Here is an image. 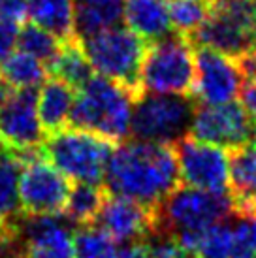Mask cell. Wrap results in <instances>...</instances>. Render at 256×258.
I'll return each instance as SVG.
<instances>
[{"instance_id":"1","label":"cell","mask_w":256,"mask_h":258,"mask_svg":"<svg viewBox=\"0 0 256 258\" xmlns=\"http://www.w3.org/2000/svg\"><path fill=\"white\" fill-rule=\"evenodd\" d=\"M181 183L175 145L126 142L117 145L109 158L104 188L113 196L157 208Z\"/></svg>"},{"instance_id":"2","label":"cell","mask_w":256,"mask_h":258,"mask_svg":"<svg viewBox=\"0 0 256 258\" xmlns=\"http://www.w3.org/2000/svg\"><path fill=\"white\" fill-rule=\"evenodd\" d=\"M157 232L170 234L186 251L196 254L202 234L213 224L235 215L232 194H219L181 185L155 209Z\"/></svg>"},{"instance_id":"3","label":"cell","mask_w":256,"mask_h":258,"mask_svg":"<svg viewBox=\"0 0 256 258\" xmlns=\"http://www.w3.org/2000/svg\"><path fill=\"white\" fill-rule=\"evenodd\" d=\"M134 104L136 96L124 87L102 76H93L76 91L70 126L119 144L130 134Z\"/></svg>"},{"instance_id":"4","label":"cell","mask_w":256,"mask_h":258,"mask_svg":"<svg viewBox=\"0 0 256 258\" xmlns=\"http://www.w3.org/2000/svg\"><path fill=\"white\" fill-rule=\"evenodd\" d=\"M81 47L98 76L124 87L136 100L142 96V68L149 49L142 36L126 27H113L83 38Z\"/></svg>"},{"instance_id":"5","label":"cell","mask_w":256,"mask_h":258,"mask_svg":"<svg viewBox=\"0 0 256 258\" xmlns=\"http://www.w3.org/2000/svg\"><path fill=\"white\" fill-rule=\"evenodd\" d=\"M115 147L117 144L111 140L72 126L43 140L45 160L74 183L89 185H104L102 181Z\"/></svg>"},{"instance_id":"6","label":"cell","mask_w":256,"mask_h":258,"mask_svg":"<svg viewBox=\"0 0 256 258\" xmlns=\"http://www.w3.org/2000/svg\"><path fill=\"white\" fill-rule=\"evenodd\" d=\"M192 45L241 58L256 49V0H213Z\"/></svg>"},{"instance_id":"7","label":"cell","mask_w":256,"mask_h":258,"mask_svg":"<svg viewBox=\"0 0 256 258\" xmlns=\"http://www.w3.org/2000/svg\"><path fill=\"white\" fill-rule=\"evenodd\" d=\"M196 78V47L183 36H168L149 45L142 68L143 93L188 96Z\"/></svg>"},{"instance_id":"8","label":"cell","mask_w":256,"mask_h":258,"mask_svg":"<svg viewBox=\"0 0 256 258\" xmlns=\"http://www.w3.org/2000/svg\"><path fill=\"white\" fill-rule=\"evenodd\" d=\"M194 111L188 96L143 93L134 104L130 132L142 142L175 145L188 136Z\"/></svg>"},{"instance_id":"9","label":"cell","mask_w":256,"mask_h":258,"mask_svg":"<svg viewBox=\"0 0 256 258\" xmlns=\"http://www.w3.org/2000/svg\"><path fill=\"white\" fill-rule=\"evenodd\" d=\"M188 136L235 151L249 144H256V121L237 102L230 104H202L192 117Z\"/></svg>"},{"instance_id":"10","label":"cell","mask_w":256,"mask_h":258,"mask_svg":"<svg viewBox=\"0 0 256 258\" xmlns=\"http://www.w3.org/2000/svg\"><path fill=\"white\" fill-rule=\"evenodd\" d=\"M72 186V181L45 158L25 164L19 173L21 213L27 217L62 215Z\"/></svg>"},{"instance_id":"11","label":"cell","mask_w":256,"mask_h":258,"mask_svg":"<svg viewBox=\"0 0 256 258\" xmlns=\"http://www.w3.org/2000/svg\"><path fill=\"white\" fill-rule=\"evenodd\" d=\"M181 183L186 186L230 194V153L219 145L186 136L175 144Z\"/></svg>"},{"instance_id":"12","label":"cell","mask_w":256,"mask_h":258,"mask_svg":"<svg viewBox=\"0 0 256 258\" xmlns=\"http://www.w3.org/2000/svg\"><path fill=\"white\" fill-rule=\"evenodd\" d=\"M245 85L239 60L209 47L196 49V78L192 94L202 104L217 106L235 102Z\"/></svg>"},{"instance_id":"13","label":"cell","mask_w":256,"mask_h":258,"mask_svg":"<svg viewBox=\"0 0 256 258\" xmlns=\"http://www.w3.org/2000/svg\"><path fill=\"white\" fill-rule=\"evenodd\" d=\"M0 138L6 151L38 149L45 134L38 119V94L34 89H10L0 102Z\"/></svg>"},{"instance_id":"14","label":"cell","mask_w":256,"mask_h":258,"mask_svg":"<svg viewBox=\"0 0 256 258\" xmlns=\"http://www.w3.org/2000/svg\"><path fill=\"white\" fill-rule=\"evenodd\" d=\"M155 209L107 192L106 202L100 209L94 224L109 234L115 241H121V243L143 241L153 236L157 230Z\"/></svg>"},{"instance_id":"15","label":"cell","mask_w":256,"mask_h":258,"mask_svg":"<svg viewBox=\"0 0 256 258\" xmlns=\"http://www.w3.org/2000/svg\"><path fill=\"white\" fill-rule=\"evenodd\" d=\"M23 217L19 226L25 258H74L72 230L66 226L68 221H58V215Z\"/></svg>"},{"instance_id":"16","label":"cell","mask_w":256,"mask_h":258,"mask_svg":"<svg viewBox=\"0 0 256 258\" xmlns=\"http://www.w3.org/2000/svg\"><path fill=\"white\" fill-rule=\"evenodd\" d=\"M76 102V89L62 79L47 78L38 94V119L45 136L70 126V113Z\"/></svg>"},{"instance_id":"17","label":"cell","mask_w":256,"mask_h":258,"mask_svg":"<svg viewBox=\"0 0 256 258\" xmlns=\"http://www.w3.org/2000/svg\"><path fill=\"white\" fill-rule=\"evenodd\" d=\"M230 194L235 213H256V144L232 151Z\"/></svg>"},{"instance_id":"18","label":"cell","mask_w":256,"mask_h":258,"mask_svg":"<svg viewBox=\"0 0 256 258\" xmlns=\"http://www.w3.org/2000/svg\"><path fill=\"white\" fill-rule=\"evenodd\" d=\"M124 19L128 29L134 30L147 43L160 42L173 32L170 12L164 0H126Z\"/></svg>"},{"instance_id":"19","label":"cell","mask_w":256,"mask_h":258,"mask_svg":"<svg viewBox=\"0 0 256 258\" xmlns=\"http://www.w3.org/2000/svg\"><path fill=\"white\" fill-rule=\"evenodd\" d=\"M74 21L79 40L102 30L119 27L124 19V0H72Z\"/></svg>"},{"instance_id":"20","label":"cell","mask_w":256,"mask_h":258,"mask_svg":"<svg viewBox=\"0 0 256 258\" xmlns=\"http://www.w3.org/2000/svg\"><path fill=\"white\" fill-rule=\"evenodd\" d=\"M29 17L60 42L78 40L72 0H29Z\"/></svg>"},{"instance_id":"21","label":"cell","mask_w":256,"mask_h":258,"mask_svg":"<svg viewBox=\"0 0 256 258\" xmlns=\"http://www.w3.org/2000/svg\"><path fill=\"white\" fill-rule=\"evenodd\" d=\"M51 78L62 79L78 91L81 85H85L89 79L94 76V70L85 51L81 47V40H72V42H62L58 49L57 57L45 66Z\"/></svg>"},{"instance_id":"22","label":"cell","mask_w":256,"mask_h":258,"mask_svg":"<svg viewBox=\"0 0 256 258\" xmlns=\"http://www.w3.org/2000/svg\"><path fill=\"white\" fill-rule=\"evenodd\" d=\"M107 190L104 185H89V183H74L70 198L64 208V219L76 226L94 224L100 209L104 206Z\"/></svg>"},{"instance_id":"23","label":"cell","mask_w":256,"mask_h":258,"mask_svg":"<svg viewBox=\"0 0 256 258\" xmlns=\"http://www.w3.org/2000/svg\"><path fill=\"white\" fill-rule=\"evenodd\" d=\"M47 68L42 60L25 53L17 51L2 62V79L12 89H36L42 87L43 81L49 78Z\"/></svg>"},{"instance_id":"24","label":"cell","mask_w":256,"mask_h":258,"mask_svg":"<svg viewBox=\"0 0 256 258\" xmlns=\"http://www.w3.org/2000/svg\"><path fill=\"white\" fill-rule=\"evenodd\" d=\"M19 173L21 164L8 151L0 153V222L21 217L19 204Z\"/></svg>"},{"instance_id":"25","label":"cell","mask_w":256,"mask_h":258,"mask_svg":"<svg viewBox=\"0 0 256 258\" xmlns=\"http://www.w3.org/2000/svg\"><path fill=\"white\" fill-rule=\"evenodd\" d=\"M211 4L213 0H170L168 12L173 32L177 36L192 40L196 30L206 23Z\"/></svg>"},{"instance_id":"26","label":"cell","mask_w":256,"mask_h":258,"mask_svg":"<svg viewBox=\"0 0 256 258\" xmlns=\"http://www.w3.org/2000/svg\"><path fill=\"white\" fill-rule=\"evenodd\" d=\"M74 258H117L119 247L109 234L96 224L78 226L72 232Z\"/></svg>"},{"instance_id":"27","label":"cell","mask_w":256,"mask_h":258,"mask_svg":"<svg viewBox=\"0 0 256 258\" xmlns=\"http://www.w3.org/2000/svg\"><path fill=\"white\" fill-rule=\"evenodd\" d=\"M62 42L55 38L51 32L43 30L34 23H23L19 29V36H17V47L25 53H29L38 60L49 64L53 58L57 57L58 49H60Z\"/></svg>"},{"instance_id":"28","label":"cell","mask_w":256,"mask_h":258,"mask_svg":"<svg viewBox=\"0 0 256 258\" xmlns=\"http://www.w3.org/2000/svg\"><path fill=\"white\" fill-rule=\"evenodd\" d=\"M232 239H234L232 224L228 221L217 222L202 234L196 247V258H230Z\"/></svg>"},{"instance_id":"29","label":"cell","mask_w":256,"mask_h":258,"mask_svg":"<svg viewBox=\"0 0 256 258\" xmlns=\"http://www.w3.org/2000/svg\"><path fill=\"white\" fill-rule=\"evenodd\" d=\"M237 221L232 226V256L256 258V213H235Z\"/></svg>"},{"instance_id":"30","label":"cell","mask_w":256,"mask_h":258,"mask_svg":"<svg viewBox=\"0 0 256 258\" xmlns=\"http://www.w3.org/2000/svg\"><path fill=\"white\" fill-rule=\"evenodd\" d=\"M19 23L0 17V62H4L17 47Z\"/></svg>"},{"instance_id":"31","label":"cell","mask_w":256,"mask_h":258,"mask_svg":"<svg viewBox=\"0 0 256 258\" xmlns=\"http://www.w3.org/2000/svg\"><path fill=\"white\" fill-rule=\"evenodd\" d=\"M29 15V0H0V17L23 25Z\"/></svg>"},{"instance_id":"32","label":"cell","mask_w":256,"mask_h":258,"mask_svg":"<svg viewBox=\"0 0 256 258\" xmlns=\"http://www.w3.org/2000/svg\"><path fill=\"white\" fill-rule=\"evenodd\" d=\"M241 106L247 109V113L256 121V83L254 81H247L241 89Z\"/></svg>"},{"instance_id":"33","label":"cell","mask_w":256,"mask_h":258,"mask_svg":"<svg viewBox=\"0 0 256 258\" xmlns=\"http://www.w3.org/2000/svg\"><path fill=\"white\" fill-rule=\"evenodd\" d=\"M117 258H149L145 241H130L119 247Z\"/></svg>"},{"instance_id":"34","label":"cell","mask_w":256,"mask_h":258,"mask_svg":"<svg viewBox=\"0 0 256 258\" xmlns=\"http://www.w3.org/2000/svg\"><path fill=\"white\" fill-rule=\"evenodd\" d=\"M6 151V147H4V144H2V138H0V153H4Z\"/></svg>"},{"instance_id":"35","label":"cell","mask_w":256,"mask_h":258,"mask_svg":"<svg viewBox=\"0 0 256 258\" xmlns=\"http://www.w3.org/2000/svg\"><path fill=\"white\" fill-rule=\"evenodd\" d=\"M4 85V79H2V70H0V87Z\"/></svg>"}]
</instances>
